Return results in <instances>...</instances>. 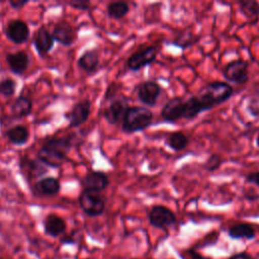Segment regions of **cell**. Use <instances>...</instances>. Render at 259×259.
I'll use <instances>...</instances> for the list:
<instances>
[{
  "mask_svg": "<svg viewBox=\"0 0 259 259\" xmlns=\"http://www.w3.org/2000/svg\"><path fill=\"white\" fill-rule=\"evenodd\" d=\"M0 259H2V258H1V257H0Z\"/></svg>",
  "mask_w": 259,
  "mask_h": 259,
  "instance_id": "cell-38",
  "label": "cell"
},
{
  "mask_svg": "<svg viewBox=\"0 0 259 259\" xmlns=\"http://www.w3.org/2000/svg\"><path fill=\"white\" fill-rule=\"evenodd\" d=\"M130 5L124 1L110 2L106 7L107 15L112 19H121L125 17L130 12Z\"/></svg>",
  "mask_w": 259,
  "mask_h": 259,
  "instance_id": "cell-25",
  "label": "cell"
},
{
  "mask_svg": "<svg viewBox=\"0 0 259 259\" xmlns=\"http://www.w3.org/2000/svg\"><path fill=\"white\" fill-rule=\"evenodd\" d=\"M84 190L99 193L109 185L108 176L101 171H91L87 173L81 180Z\"/></svg>",
  "mask_w": 259,
  "mask_h": 259,
  "instance_id": "cell-10",
  "label": "cell"
},
{
  "mask_svg": "<svg viewBox=\"0 0 259 259\" xmlns=\"http://www.w3.org/2000/svg\"><path fill=\"white\" fill-rule=\"evenodd\" d=\"M158 48L156 46H148L133 53L126 60L125 66L128 71L138 72L146 66L153 64L157 59Z\"/></svg>",
  "mask_w": 259,
  "mask_h": 259,
  "instance_id": "cell-3",
  "label": "cell"
},
{
  "mask_svg": "<svg viewBox=\"0 0 259 259\" xmlns=\"http://www.w3.org/2000/svg\"><path fill=\"white\" fill-rule=\"evenodd\" d=\"M55 39L52 33L45 27L38 29L34 36V47L39 55L48 54L54 47Z\"/></svg>",
  "mask_w": 259,
  "mask_h": 259,
  "instance_id": "cell-19",
  "label": "cell"
},
{
  "mask_svg": "<svg viewBox=\"0 0 259 259\" xmlns=\"http://www.w3.org/2000/svg\"><path fill=\"white\" fill-rule=\"evenodd\" d=\"M246 182L259 186V171L251 172L246 176Z\"/></svg>",
  "mask_w": 259,
  "mask_h": 259,
  "instance_id": "cell-32",
  "label": "cell"
},
{
  "mask_svg": "<svg viewBox=\"0 0 259 259\" xmlns=\"http://www.w3.org/2000/svg\"><path fill=\"white\" fill-rule=\"evenodd\" d=\"M249 63L243 59L229 62L223 69L224 78L235 84L243 85L249 81Z\"/></svg>",
  "mask_w": 259,
  "mask_h": 259,
  "instance_id": "cell-5",
  "label": "cell"
},
{
  "mask_svg": "<svg viewBox=\"0 0 259 259\" xmlns=\"http://www.w3.org/2000/svg\"><path fill=\"white\" fill-rule=\"evenodd\" d=\"M44 164L40 161H34V160H27L24 159V161H21L20 166L21 169L30 175V177L34 178L37 176H40L47 172L46 167L42 166Z\"/></svg>",
  "mask_w": 259,
  "mask_h": 259,
  "instance_id": "cell-28",
  "label": "cell"
},
{
  "mask_svg": "<svg viewBox=\"0 0 259 259\" xmlns=\"http://www.w3.org/2000/svg\"><path fill=\"white\" fill-rule=\"evenodd\" d=\"M52 35L55 40L63 46H71L76 38V33L72 25L68 22L62 21L55 25Z\"/></svg>",
  "mask_w": 259,
  "mask_h": 259,
  "instance_id": "cell-14",
  "label": "cell"
},
{
  "mask_svg": "<svg viewBox=\"0 0 259 259\" xmlns=\"http://www.w3.org/2000/svg\"><path fill=\"white\" fill-rule=\"evenodd\" d=\"M229 259H256V258H254L251 254L243 251V252H238V253L231 255L229 257Z\"/></svg>",
  "mask_w": 259,
  "mask_h": 259,
  "instance_id": "cell-34",
  "label": "cell"
},
{
  "mask_svg": "<svg viewBox=\"0 0 259 259\" xmlns=\"http://www.w3.org/2000/svg\"><path fill=\"white\" fill-rule=\"evenodd\" d=\"M184 256H186L187 259H210V258H207V257H203L201 254H199L198 252H196L193 249L186 250L185 253H184Z\"/></svg>",
  "mask_w": 259,
  "mask_h": 259,
  "instance_id": "cell-33",
  "label": "cell"
},
{
  "mask_svg": "<svg viewBox=\"0 0 259 259\" xmlns=\"http://www.w3.org/2000/svg\"><path fill=\"white\" fill-rule=\"evenodd\" d=\"M0 229H1V225H0Z\"/></svg>",
  "mask_w": 259,
  "mask_h": 259,
  "instance_id": "cell-37",
  "label": "cell"
},
{
  "mask_svg": "<svg viewBox=\"0 0 259 259\" xmlns=\"http://www.w3.org/2000/svg\"><path fill=\"white\" fill-rule=\"evenodd\" d=\"M256 145H257V147H259V134H258V136L256 138Z\"/></svg>",
  "mask_w": 259,
  "mask_h": 259,
  "instance_id": "cell-36",
  "label": "cell"
},
{
  "mask_svg": "<svg viewBox=\"0 0 259 259\" xmlns=\"http://www.w3.org/2000/svg\"><path fill=\"white\" fill-rule=\"evenodd\" d=\"M69 5L75 9L79 10H88L90 8V1L88 0H73L69 2Z\"/></svg>",
  "mask_w": 259,
  "mask_h": 259,
  "instance_id": "cell-31",
  "label": "cell"
},
{
  "mask_svg": "<svg viewBox=\"0 0 259 259\" xmlns=\"http://www.w3.org/2000/svg\"><path fill=\"white\" fill-rule=\"evenodd\" d=\"M79 205L85 214L94 218L104 212L105 200L99 193L83 190L79 195Z\"/></svg>",
  "mask_w": 259,
  "mask_h": 259,
  "instance_id": "cell-6",
  "label": "cell"
},
{
  "mask_svg": "<svg viewBox=\"0 0 259 259\" xmlns=\"http://www.w3.org/2000/svg\"><path fill=\"white\" fill-rule=\"evenodd\" d=\"M153 121V112L145 106H130L121 121V130L126 134L143 132Z\"/></svg>",
  "mask_w": 259,
  "mask_h": 259,
  "instance_id": "cell-1",
  "label": "cell"
},
{
  "mask_svg": "<svg viewBox=\"0 0 259 259\" xmlns=\"http://www.w3.org/2000/svg\"><path fill=\"white\" fill-rule=\"evenodd\" d=\"M16 83L13 79L6 78L0 81V94L4 96H11L15 92Z\"/></svg>",
  "mask_w": 259,
  "mask_h": 259,
  "instance_id": "cell-29",
  "label": "cell"
},
{
  "mask_svg": "<svg viewBox=\"0 0 259 259\" xmlns=\"http://www.w3.org/2000/svg\"><path fill=\"white\" fill-rule=\"evenodd\" d=\"M67 225L64 219L61 217L51 213L48 214L44 221V231L45 233L53 238H57L61 235H63L66 231Z\"/></svg>",
  "mask_w": 259,
  "mask_h": 259,
  "instance_id": "cell-15",
  "label": "cell"
},
{
  "mask_svg": "<svg viewBox=\"0 0 259 259\" xmlns=\"http://www.w3.org/2000/svg\"><path fill=\"white\" fill-rule=\"evenodd\" d=\"M189 143L188 137L182 133V132H174L171 133L165 141V144L168 148H170L173 151H182L184 150Z\"/></svg>",
  "mask_w": 259,
  "mask_h": 259,
  "instance_id": "cell-23",
  "label": "cell"
},
{
  "mask_svg": "<svg viewBox=\"0 0 259 259\" xmlns=\"http://www.w3.org/2000/svg\"><path fill=\"white\" fill-rule=\"evenodd\" d=\"M148 219L149 224L152 227L164 231L175 225L177 222L176 214L170 208L161 204L154 205L150 208Z\"/></svg>",
  "mask_w": 259,
  "mask_h": 259,
  "instance_id": "cell-4",
  "label": "cell"
},
{
  "mask_svg": "<svg viewBox=\"0 0 259 259\" xmlns=\"http://www.w3.org/2000/svg\"><path fill=\"white\" fill-rule=\"evenodd\" d=\"M78 66L88 74L94 73L99 67V55L97 50L92 49L84 52L78 60Z\"/></svg>",
  "mask_w": 259,
  "mask_h": 259,
  "instance_id": "cell-18",
  "label": "cell"
},
{
  "mask_svg": "<svg viewBox=\"0 0 259 259\" xmlns=\"http://www.w3.org/2000/svg\"><path fill=\"white\" fill-rule=\"evenodd\" d=\"M6 136L12 144L21 146L27 143L29 139V132L28 128L24 125H15L7 131Z\"/></svg>",
  "mask_w": 259,
  "mask_h": 259,
  "instance_id": "cell-22",
  "label": "cell"
},
{
  "mask_svg": "<svg viewBox=\"0 0 259 259\" xmlns=\"http://www.w3.org/2000/svg\"><path fill=\"white\" fill-rule=\"evenodd\" d=\"M32 109V102L25 96H19L12 105V114L17 118L27 116Z\"/></svg>",
  "mask_w": 259,
  "mask_h": 259,
  "instance_id": "cell-24",
  "label": "cell"
},
{
  "mask_svg": "<svg viewBox=\"0 0 259 259\" xmlns=\"http://www.w3.org/2000/svg\"><path fill=\"white\" fill-rule=\"evenodd\" d=\"M222 163H223V160L219 154H211L204 163V169L207 172H213L221 167Z\"/></svg>",
  "mask_w": 259,
  "mask_h": 259,
  "instance_id": "cell-30",
  "label": "cell"
},
{
  "mask_svg": "<svg viewBox=\"0 0 259 259\" xmlns=\"http://www.w3.org/2000/svg\"><path fill=\"white\" fill-rule=\"evenodd\" d=\"M6 61L10 70L17 75H21L29 65L28 55L26 52L23 51L8 54L6 57Z\"/></svg>",
  "mask_w": 259,
  "mask_h": 259,
  "instance_id": "cell-16",
  "label": "cell"
},
{
  "mask_svg": "<svg viewBox=\"0 0 259 259\" xmlns=\"http://www.w3.org/2000/svg\"><path fill=\"white\" fill-rule=\"evenodd\" d=\"M61 189L60 181L55 177H46L34 185V191L40 195H56Z\"/></svg>",
  "mask_w": 259,
  "mask_h": 259,
  "instance_id": "cell-20",
  "label": "cell"
},
{
  "mask_svg": "<svg viewBox=\"0 0 259 259\" xmlns=\"http://www.w3.org/2000/svg\"><path fill=\"white\" fill-rule=\"evenodd\" d=\"M234 93V88L228 82L213 81L204 85L198 92L197 96L211 109L228 101Z\"/></svg>",
  "mask_w": 259,
  "mask_h": 259,
  "instance_id": "cell-2",
  "label": "cell"
},
{
  "mask_svg": "<svg viewBox=\"0 0 259 259\" xmlns=\"http://www.w3.org/2000/svg\"><path fill=\"white\" fill-rule=\"evenodd\" d=\"M138 99L147 106H155L162 92V87L159 83L153 80H147L140 83L136 87Z\"/></svg>",
  "mask_w": 259,
  "mask_h": 259,
  "instance_id": "cell-7",
  "label": "cell"
},
{
  "mask_svg": "<svg viewBox=\"0 0 259 259\" xmlns=\"http://www.w3.org/2000/svg\"><path fill=\"white\" fill-rule=\"evenodd\" d=\"M228 235L231 239H234V240H239V239L252 240L255 238L256 233L254 228L251 225L246 223H239L229 228Z\"/></svg>",
  "mask_w": 259,
  "mask_h": 259,
  "instance_id": "cell-21",
  "label": "cell"
},
{
  "mask_svg": "<svg viewBox=\"0 0 259 259\" xmlns=\"http://www.w3.org/2000/svg\"><path fill=\"white\" fill-rule=\"evenodd\" d=\"M128 107V100L125 97L115 98L111 100L109 105L104 109L103 117L110 124L121 123Z\"/></svg>",
  "mask_w": 259,
  "mask_h": 259,
  "instance_id": "cell-8",
  "label": "cell"
},
{
  "mask_svg": "<svg viewBox=\"0 0 259 259\" xmlns=\"http://www.w3.org/2000/svg\"><path fill=\"white\" fill-rule=\"evenodd\" d=\"M198 35L190 32V31H181L176 34L173 40L170 42L182 50H186L191 48L198 41Z\"/></svg>",
  "mask_w": 259,
  "mask_h": 259,
  "instance_id": "cell-26",
  "label": "cell"
},
{
  "mask_svg": "<svg viewBox=\"0 0 259 259\" xmlns=\"http://www.w3.org/2000/svg\"><path fill=\"white\" fill-rule=\"evenodd\" d=\"M29 28L25 21L20 19L12 20L8 23L6 28V36L14 44H23L29 37Z\"/></svg>",
  "mask_w": 259,
  "mask_h": 259,
  "instance_id": "cell-12",
  "label": "cell"
},
{
  "mask_svg": "<svg viewBox=\"0 0 259 259\" xmlns=\"http://www.w3.org/2000/svg\"><path fill=\"white\" fill-rule=\"evenodd\" d=\"M28 3L27 0H10L9 5L14 9H20Z\"/></svg>",
  "mask_w": 259,
  "mask_h": 259,
  "instance_id": "cell-35",
  "label": "cell"
},
{
  "mask_svg": "<svg viewBox=\"0 0 259 259\" xmlns=\"http://www.w3.org/2000/svg\"><path fill=\"white\" fill-rule=\"evenodd\" d=\"M37 158H38V161H40L44 165L57 168L64 163V160L66 159V155L44 144L37 153Z\"/></svg>",
  "mask_w": 259,
  "mask_h": 259,
  "instance_id": "cell-13",
  "label": "cell"
},
{
  "mask_svg": "<svg viewBox=\"0 0 259 259\" xmlns=\"http://www.w3.org/2000/svg\"><path fill=\"white\" fill-rule=\"evenodd\" d=\"M91 111V102L87 99L77 102L71 111L67 114L69 120V125L72 127H77L83 124L89 117Z\"/></svg>",
  "mask_w": 259,
  "mask_h": 259,
  "instance_id": "cell-11",
  "label": "cell"
},
{
  "mask_svg": "<svg viewBox=\"0 0 259 259\" xmlns=\"http://www.w3.org/2000/svg\"><path fill=\"white\" fill-rule=\"evenodd\" d=\"M185 109V100L182 97H173L169 99L161 109V117L164 121L174 123L183 118Z\"/></svg>",
  "mask_w": 259,
  "mask_h": 259,
  "instance_id": "cell-9",
  "label": "cell"
},
{
  "mask_svg": "<svg viewBox=\"0 0 259 259\" xmlns=\"http://www.w3.org/2000/svg\"><path fill=\"white\" fill-rule=\"evenodd\" d=\"M240 12L249 19L259 18V3L253 0H241L239 1Z\"/></svg>",
  "mask_w": 259,
  "mask_h": 259,
  "instance_id": "cell-27",
  "label": "cell"
},
{
  "mask_svg": "<svg viewBox=\"0 0 259 259\" xmlns=\"http://www.w3.org/2000/svg\"><path fill=\"white\" fill-rule=\"evenodd\" d=\"M210 110L206 104L198 97V96H191L185 100V109H184V119L191 120L198 116L203 111Z\"/></svg>",
  "mask_w": 259,
  "mask_h": 259,
  "instance_id": "cell-17",
  "label": "cell"
}]
</instances>
